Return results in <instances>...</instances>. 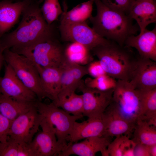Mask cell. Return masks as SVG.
I'll list each match as a JSON object with an SVG mask.
<instances>
[{
    "mask_svg": "<svg viewBox=\"0 0 156 156\" xmlns=\"http://www.w3.org/2000/svg\"><path fill=\"white\" fill-rule=\"evenodd\" d=\"M7 64L4 75L0 80V93L20 101L30 102L38 100L36 94L25 86L11 66Z\"/></svg>",
    "mask_w": 156,
    "mask_h": 156,
    "instance_id": "obj_11",
    "label": "cell"
},
{
    "mask_svg": "<svg viewBox=\"0 0 156 156\" xmlns=\"http://www.w3.org/2000/svg\"><path fill=\"white\" fill-rule=\"evenodd\" d=\"M64 47L65 57L69 61L81 65L87 64L93 61L91 51L78 42H70Z\"/></svg>",
    "mask_w": 156,
    "mask_h": 156,
    "instance_id": "obj_25",
    "label": "cell"
},
{
    "mask_svg": "<svg viewBox=\"0 0 156 156\" xmlns=\"http://www.w3.org/2000/svg\"><path fill=\"white\" fill-rule=\"evenodd\" d=\"M154 0V1H156V0Z\"/></svg>",
    "mask_w": 156,
    "mask_h": 156,
    "instance_id": "obj_38",
    "label": "cell"
},
{
    "mask_svg": "<svg viewBox=\"0 0 156 156\" xmlns=\"http://www.w3.org/2000/svg\"><path fill=\"white\" fill-rule=\"evenodd\" d=\"M132 140L136 143L146 145L156 144V127L145 120L139 119L135 123Z\"/></svg>",
    "mask_w": 156,
    "mask_h": 156,
    "instance_id": "obj_26",
    "label": "cell"
},
{
    "mask_svg": "<svg viewBox=\"0 0 156 156\" xmlns=\"http://www.w3.org/2000/svg\"><path fill=\"white\" fill-rule=\"evenodd\" d=\"M141 107V119L156 127V88L137 89Z\"/></svg>",
    "mask_w": 156,
    "mask_h": 156,
    "instance_id": "obj_24",
    "label": "cell"
},
{
    "mask_svg": "<svg viewBox=\"0 0 156 156\" xmlns=\"http://www.w3.org/2000/svg\"><path fill=\"white\" fill-rule=\"evenodd\" d=\"M128 15L137 22L140 32L156 22V3L153 0L133 1Z\"/></svg>",
    "mask_w": 156,
    "mask_h": 156,
    "instance_id": "obj_18",
    "label": "cell"
},
{
    "mask_svg": "<svg viewBox=\"0 0 156 156\" xmlns=\"http://www.w3.org/2000/svg\"><path fill=\"white\" fill-rule=\"evenodd\" d=\"M133 153L134 156H150L147 145L140 143L136 144Z\"/></svg>",
    "mask_w": 156,
    "mask_h": 156,
    "instance_id": "obj_35",
    "label": "cell"
},
{
    "mask_svg": "<svg viewBox=\"0 0 156 156\" xmlns=\"http://www.w3.org/2000/svg\"><path fill=\"white\" fill-rule=\"evenodd\" d=\"M36 106L42 118L40 127L42 130L54 132L64 150L67 146V138L74 122L83 117L69 114L53 102L47 104L38 100Z\"/></svg>",
    "mask_w": 156,
    "mask_h": 156,
    "instance_id": "obj_4",
    "label": "cell"
},
{
    "mask_svg": "<svg viewBox=\"0 0 156 156\" xmlns=\"http://www.w3.org/2000/svg\"><path fill=\"white\" fill-rule=\"evenodd\" d=\"M108 7L128 14L132 0H100Z\"/></svg>",
    "mask_w": 156,
    "mask_h": 156,
    "instance_id": "obj_32",
    "label": "cell"
},
{
    "mask_svg": "<svg viewBox=\"0 0 156 156\" xmlns=\"http://www.w3.org/2000/svg\"><path fill=\"white\" fill-rule=\"evenodd\" d=\"M57 107L72 115L83 117V102L82 94L75 92L58 99L55 105Z\"/></svg>",
    "mask_w": 156,
    "mask_h": 156,
    "instance_id": "obj_28",
    "label": "cell"
},
{
    "mask_svg": "<svg viewBox=\"0 0 156 156\" xmlns=\"http://www.w3.org/2000/svg\"><path fill=\"white\" fill-rule=\"evenodd\" d=\"M12 51L28 58L35 65L44 67H59L65 59L64 47L51 38L31 45Z\"/></svg>",
    "mask_w": 156,
    "mask_h": 156,
    "instance_id": "obj_6",
    "label": "cell"
},
{
    "mask_svg": "<svg viewBox=\"0 0 156 156\" xmlns=\"http://www.w3.org/2000/svg\"><path fill=\"white\" fill-rule=\"evenodd\" d=\"M36 66L38 72L42 89L55 105L61 88V69L60 67H42Z\"/></svg>",
    "mask_w": 156,
    "mask_h": 156,
    "instance_id": "obj_19",
    "label": "cell"
},
{
    "mask_svg": "<svg viewBox=\"0 0 156 156\" xmlns=\"http://www.w3.org/2000/svg\"><path fill=\"white\" fill-rule=\"evenodd\" d=\"M107 121L103 114L100 117L88 118L81 122L75 121L67 138L68 144H71L86 138L103 137Z\"/></svg>",
    "mask_w": 156,
    "mask_h": 156,
    "instance_id": "obj_14",
    "label": "cell"
},
{
    "mask_svg": "<svg viewBox=\"0 0 156 156\" xmlns=\"http://www.w3.org/2000/svg\"><path fill=\"white\" fill-rule=\"evenodd\" d=\"M112 138L106 137H93L80 142L68 144L59 156L75 155L79 156H94L100 152L102 156H108L107 148Z\"/></svg>",
    "mask_w": 156,
    "mask_h": 156,
    "instance_id": "obj_12",
    "label": "cell"
},
{
    "mask_svg": "<svg viewBox=\"0 0 156 156\" xmlns=\"http://www.w3.org/2000/svg\"><path fill=\"white\" fill-rule=\"evenodd\" d=\"M150 156H156V144L147 145Z\"/></svg>",
    "mask_w": 156,
    "mask_h": 156,
    "instance_id": "obj_37",
    "label": "cell"
},
{
    "mask_svg": "<svg viewBox=\"0 0 156 156\" xmlns=\"http://www.w3.org/2000/svg\"><path fill=\"white\" fill-rule=\"evenodd\" d=\"M133 1L135 0H132Z\"/></svg>",
    "mask_w": 156,
    "mask_h": 156,
    "instance_id": "obj_39",
    "label": "cell"
},
{
    "mask_svg": "<svg viewBox=\"0 0 156 156\" xmlns=\"http://www.w3.org/2000/svg\"><path fill=\"white\" fill-rule=\"evenodd\" d=\"M109 106L122 118L135 124L141 119L140 103L137 90L129 81L117 80Z\"/></svg>",
    "mask_w": 156,
    "mask_h": 156,
    "instance_id": "obj_5",
    "label": "cell"
},
{
    "mask_svg": "<svg viewBox=\"0 0 156 156\" xmlns=\"http://www.w3.org/2000/svg\"><path fill=\"white\" fill-rule=\"evenodd\" d=\"M129 81L135 89L156 88V62L139 55L136 67Z\"/></svg>",
    "mask_w": 156,
    "mask_h": 156,
    "instance_id": "obj_15",
    "label": "cell"
},
{
    "mask_svg": "<svg viewBox=\"0 0 156 156\" xmlns=\"http://www.w3.org/2000/svg\"><path fill=\"white\" fill-rule=\"evenodd\" d=\"M42 119L36 106L12 121L9 138L19 144H29L40 127Z\"/></svg>",
    "mask_w": 156,
    "mask_h": 156,
    "instance_id": "obj_8",
    "label": "cell"
},
{
    "mask_svg": "<svg viewBox=\"0 0 156 156\" xmlns=\"http://www.w3.org/2000/svg\"><path fill=\"white\" fill-rule=\"evenodd\" d=\"M12 121L0 113V142H5L9 138L8 134Z\"/></svg>",
    "mask_w": 156,
    "mask_h": 156,
    "instance_id": "obj_33",
    "label": "cell"
},
{
    "mask_svg": "<svg viewBox=\"0 0 156 156\" xmlns=\"http://www.w3.org/2000/svg\"><path fill=\"white\" fill-rule=\"evenodd\" d=\"M94 0H88L80 3L69 11L67 6L61 15L60 25H64L82 23L92 17Z\"/></svg>",
    "mask_w": 156,
    "mask_h": 156,
    "instance_id": "obj_22",
    "label": "cell"
},
{
    "mask_svg": "<svg viewBox=\"0 0 156 156\" xmlns=\"http://www.w3.org/2000/svg\"><path fill=\"white\" fill-rule=\"evenodd\" d=\"M60 67L62 71L61 88L58 95V100L75 92L82 78L88 74L87 66L72 62L65 57Z\"/></svg>",
    "mask_w": 156,
    "mask_h": 156,
    "instance_id": "obj_13",
    "label": "cell"
},
{
    "mask_svg": "<svg viewBox=\"0 0 156 156\" xmlns=\"http://www.w3.org/2000/svg\"><path fill=\"white\" fill-rule=\"evenodd\" d=\"M103 114L107 121V126L103 137L112 138L121 135L130 138L135 124L130 123L122 118L109 105Z\"/></svg>",
    "mask_w": 156,
    "mask_h": 156,
    "instance_id": "obj_20",
    "label": "cell"
},
{
    "mask_svg": "<svg viewBox=\"0 0 156 156\" xmlns=\"http://www.w3.org/2000/svg\"><path fill=\"white\" fill-rule=\"evenodd\" d=\"M132 48L109 40L91 51L97 57L107 75L117 80L130 81L138 58Z\"/></svg>",
    "mask_w": 156,
    "mask_h": 156,
    "instance_id": "obj_3",
    "label": "cell"
},
{
    "mask_svg": "<svg viewBox=\"0 0 156 156\" xmlns=\"http://www.w3.org/2000/svg\"><path fill=\"white\" fill-rule=\"evenodd\" d=\"M87 67L88 74L93 78L107 75L99 60L92 61Z\"/></svg>",
    "mask_w": 156,
    "mask_h": 156,
    "instance_id": "obj_34",
    "label": "cell"
},
{
    "mask_svg": "<svg viewBox=\"0 0 156 156\" xmlns=\"http://www.w3.org/2000/svg\"><path fill=\"white\" fill-rule=\"evenodd\" d=\"M29 146L32 156H59L63 150L55 133L45 130L36 135Z\"/></svg>",
    "mask_w": 156,
    "mask_h": 156,
    "instance_id": "obj_17",
    "label": "cell"
},
{
    "mask_svg": "<svg viewBox=\"0 0 156 156\" xmlns=\"http://www.w3.org/2000/svg\"><path fill=\"white\" fill-rule=\"evenodd\" d=\"M125 45L136 49L140 57L156 62V27L151 30L146 28L138 35L130 36Z\"/></svg>",
    "mask_w": 156,
    "mask_h": 156,
    "instance_id": "obj_16",
    "label": "cell"
},
{
    "mask_svg": "<svg viewBox=\"0 0 156 156\" xmlns=\"http://www.w3.org/2000/svg\"><path fill=\"white\" fill-rule=\"evenodd\" d=\"M114 89L101 91L87 86L82 80L77 89L82 93L83 116L101 117L112 102Z\"/></svg>",
    "mask_w": 156,
    "mask_h": 156,
    "instance_id": "obj_9",
    "label": "cell"
},
{
    "mask_svg": "<svg viewBox=\"0 0 156 156\" xmlns=\"http://www.w3.org/2000/svg\"><path fill=\"white\" fill-rule=\"evenodd\" d=\"M23 13V18L18 27L0 39L5 49L28 46L53 37L52 25L46 22L40 9L26 7Z\"/></svg>",
    "mask_w": 156,
    "mask_h": 156,
    "instance_id": "obj_2",
    "label": "cell"
},
{
    "mask_svg": "<svg viewBox=\"0 0 156 156\" xmlns=\"http://www.w3.org/2000/svg\"><path fill=\"white\" fill-rule=\"evenodd\" d=\"M58 28L61 38L64 41L80 43L91 51L104 45L109 41L99 35L86 22L71 25H59Z\"/></svg>",
    "mask_w": 156,
    "mask_h": 156,
    "instance_id": "obj_10",
    "label": "cell"
},
{
    "mask_svg": "<svg viewBox=\"0 0 156 156\" xmlns=\"http://www.w3.org/2000/svg\"><path fill=\"white\" fill-rule=\"evenodd\" d=\"M3 54L5 62L25 86L36 94L38 100L42 101L45 98L50 99L42 89L35 65L30 60L9 49L4 50Z\"/></svg>",
    "mask_w": 156,
    "mask_h": 156,
    "instance_id": "obj_7",
    "label": "cell"
},
{
    "mask_svg": "<svg viewBox=\"0 0 156 156\" xmlns=\"http://www.w3.org/2000/svg\"><path fill=\"white\" fill-rule=\"evenodd\" d=\"M20 144L8 138L5 142H0V156H18Z\"/></svg>",
    "mask_w": 156,
    "mask_h": 156,
    "instance_id": "obj_31",
    "label": "cell"
},
{
    "mask_svg": "<svg viewBox=\"0 0 156 156\" xmlns=\"http://www.w3.org/2000/svg\"><path fill=\"white\" fill-rule=\"evenodd\" d=\"M26 7L25 2L0 1V38L15 24Z\"/></svg>",
    "mask_w": 156,
    "mask_h": 156,
    "instance_id": "obj_21",
    "label": "cell"
},
{
    "mask_svg": "<svg viewBox=\"0 0 156 156\" xmlns=\"http://www.w3.org/2000/svg\"><path fill=\"white\" fill-rule=\"evenodd\" d=\"M40 10L44 20L50 25L63 12L58 0H44Z\"/></svg>",
    "mask_w": 156,
    "mask_h": 156,
    "instance_id": "obj_29",
    "label": "cell"
},
{
    "mask_svg": "<svg viewBox=\"0 0 156 156\" xmlns=\"http://www.w3.org/2000/svg\"><path fill=\"white\" fill-rule=\"evenodd\" d=\"M94 1L96 14L89 20L98 34L121 45H125L129 37L136 35L139 28L128 14L108 7L100 0Z\"/></svg>",
    "mask_w": 156,
    "mask_h": 156,
    "instance_id": "obj_1",
    "label": "cell"
},
{
    "mask_svg": "<svg viewBox=\"0 0 156 156\" xmlns=\"http://www.w3.org/2000/svg\"><path fill=\"white\" fill-rule=\"evenodd\" d=\"M117 81L107 75L97 77H87L84 80L87 87L98 90L105 91L114 88Z\"/></svg>",
    "mask_w": 156,
    "mask_h": 156,
    "instance_id": "obj_30",
    "label": "cell"
},
{
    "mask_svg": "<svg viewBox=\"0 0 156 156\" xmlns=\"http://www.w3.org/2000/svg\"><path fill=\"white\" fill-rule=\"evenodd\" d=\"M37 101L29 102L17 100L0 93V113L13 121L35 107Z\"/></svg>",
    "mask_w": 156,
    "mask_h": 156,
    "instance_id": "obj_23",
    "label": "cell"
},
{
    "mask_svg": "<svg viewBox=\"0 0 156 156\" xmlns=\"http://www.w3.org/2000/svg\"><path fill=\"white\" fill-rule=\"evenodd\" d=\"M5 49L0 39V80L1 77L0 76V72L3 63L5 62L3 53Z\"/></svg>",
    "mask_w": 156,
    "mask_h": 156,
    "instance_id": "obj_36",
    "label": "cell"
},
{
    "mask_svg": "<svg viewBox=\"0 0 156 156\" xmlns=\"http://www.w3.org/2000/svg\"><path fill=\"white\" fill-rule=\"evenodd\" d=\"M136 143L126 135L116 137L107 148L108 156H134V150Z\"/></svg>",
    "mask_w": 156,
    "mask_h": 156,
    "instance_id": "obj_27",
    "label": "cell"
}]
</instances>
